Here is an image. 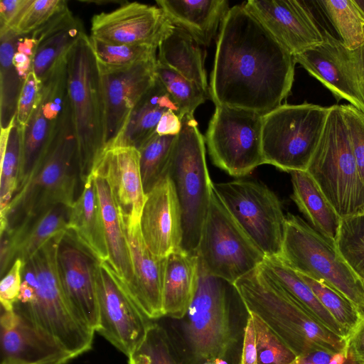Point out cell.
Here are the masks:
<instances>
[{
    "label": "cell",
    "instance_id": "e0dca14e",
    "mask_svg": "<svg viewBox=\"0 0 364 364\" xmlns=\"http://www.w3.org/2000/svg\"><path fill=\"white\" fill-rule=\"evenodd\" d=\"M243 6L294 56L323 42V31L304 1L249 0Z\"/></svg>",
    "mask_w": 364,
    "mask_h": 364
},
{
    "label": "cell",
    "instance_id": "f6af8a7d",
    "mask_svg": "<svg viewBox=\"0 0 364 364\" xmlns=\"http://www.w3.org/2000/svg\"><path fill=\"white\" fill-rule=\"evenodd\" d=\"M67 6L64 0H29L10 29L28 36Z\"/></svg>",
    "mask_w": 364,
    "mask_h": 364
},
{
    "label": "cell",
    "instance_id": "7402d4cb",
    "mask_svg": "<svg viewBox=\"0 0 364 364\" xmlns=\"http://www.w3.org/2000/svg\"><path fill=\"white\" fill-rule=\"evenodd\" d=\"M70 207L58 204L25 217L1 235L0 270L4 277L16 259L26 264L50 239L67 232Z\"/></svg>",
    "mask_w": 364,
    "mask_h": 364
},
{
    "label": "cell",
    "instance_id": "f35d334b",
    "mask_svg": "<svg viewBox=\"0 0 364 364\" xmlns=\"http://www.w3.org/2000/svg\"><path fill=\"white\" fill-rule=\"evenodd\" d=\"M98 70L109 72L127 69L157 59V48L107 43L89 36Z\"/></svg>",
    "mask_w": 364,
    "mask_h": 364
},
{
    "label": "cell",
    "instance_id": "2e32d148",
    "mask_svg": "<svg viewBox=\"0 0 364 364\" xmlns=\"http://www.w3.org/2000/svg\"><path fill=\"white\" fill-rule=\"evenodd\" d=\"M174 25L159 6L124 2L110 12L93 16L90 36L122 45L159 48Z\"/></svg>",
    "mask_w": 364,
    "mask_h": 364
},
{
    "label": "cell",
    "instance_id": "7c38bea8",
    "mask_svg": "<svg viewBox=\"0 0 364 364\" xmlns=\"http://www.w3.org/2000/svg\"><path fill=\"white\" fill-rule=\"evenodd\" d=\"M213 187L265 257H280L286 216L276 194L264 183L253 180L213 183Z\"/></svg>",
    "mask_w": 364,
    "mask_h": 364
},
{
    "label": "cell",
    "instance_id": "83f0119b",
    "mask_svg": "<svg viewBox=\"0 0 364 364\" xmlns=\"http://www.w3.org/2000/svg\"><path fill=\"white\" fill-rule=\"evenodd\" d=\"M171 23L188 32L203 46H208L230 7L226 0H158Z\"/></svg>",
    "mask_w": 364,
    "mask_h": 364
},
{
    "label": "cell",
    "instance_id": "cb8c5ba5",
    "mask_svg": "<svg viewBox=\"0 0 364 364\" xmlns=\"http://www.w3.org/2000/svg\"><path fill=\"white\" fill-rule=\"evenodd\" d=\"M92 173L107 181L125 217L132 223H139L146 196L138 149L133 146H106L97 156Z\"/></svg>",
    "mask_w": 364,
    "mask_h": 364
},
{
    "label": "cell",
    "instance_id": "74e56055",
    "mask_svg": "<svg viewBox=\"0 0 364 364\" xmlns=\"http://www.w3.org/2000/svg\"><path fill=\"white\" fill-rule=\"evenodd\" d=\"M129 364H188L168 330L151 321L139 346L128 357Z\"/></svg>",
    "mask_w": 364,
    "mask_h": 364
},
{
    "label": "cell",
    "instance_id": "6da1fadb",
    "mask_svg": "<svg viewBox=\"0 0 364 364\" xmlns=\"http://www.w3.org/2000/svg\"><path fill=\"white\" fill-rule=\"evenodd\" d=\"M295 60L243 5L230 8L221 23L210 75L215 106L264 115L289 95Z\"/></svg>",
    "mask_w": 364,
    "mask_h": 364
},
{
    "label": "cell",
    "instance_id": "7dc6e473",
    "mask_svg": "<svg viewBox=\"0 0 364 364\" xmlns=\"http://www.w3.org/2000/svg\"><path fill=\"white\" fill-rule=\"evenodd\" d=\"M41 87L42 82L31 70L23 82L18 100L15 120L21 128L27 124L39 103Z\"/></svg>",
    "mask_w": 364,
    "mask_h": 364
},
{
    "label": "cell",
    "instance_id": "ac0fdd59",
    "mask_svg": "<svg viewBox=\"0 0 364 364\" xmlns=\"http://www.w3.org/2000/svg\"><path fill=\"white\" fill-rule=\"evenodd\" d=\"M97 261L65 233L58 252L62 287L75 316L95 333L99 321L95 277Z\"/></svg>",
    "mask_w": 364,
    "mask_h": 364
},
{
    "label": "cell",
    "instance_id": "7a4b0ae2",
    "mask_svg": "<svg viewBox=\"0 0 364 364\" xmlns=\"http://www.w3.org/2000/svg\"><path fill=\"white\" fill-rule=\"evenodd\" d=\"M232 285L247 313L261 319L297 356L346 352L345 338L315 319L259 267Z\"/></svg>",
    "mask_w": 364,
    "mask_h": 364
},
{
    "label": "cell",
    "instance_id": "f5cc1de1",
    "mask_svg": "<svg viewBox=\"0 0 364 364\" xmlns=\"http://www.w3.org/2000/svg\"><path fill=\"white\" fill-rule=\"evenodd\" d=\"M182 128L181 119L173 110L166 111L156 127V133L161 136L178 135Z\"/></svg>",
    "mask_w": 364,
    "mask_h": 364
},
{
    "label": "cell",
    "instance_id": "f1b7e54d",
    "mask_svg": "<svg viewBox=\"0 0 364 364\" xmlns=\"http://www.w3.org/2000/svg\"><path fill=\"white\" fill-rule=\"evenodd\" d=\"M94 175L104 222L109 254L107 262L112 267L127 289L133 281V270L127 242L125 215L119 205L107 181Z\"/></svg>",
    "mask_w": 364,
    "mask_h": 364
},
{
    "label": "cell",
    "instance_id": "9c48e42d",
    "mask_svg": "<svg viewBox=\"0 0 364 364\" xmlns=\"http://www.w3.org/2000/svg\"><path fill=\"white\" fill-rule=\"evenodd\" d=\"M279 257L296 272L338 291L364 318V287L339 253L336 242L298 215L286 216Z\"/></svg>",
    "mask_w": 364,
    "mask_h": 364
},
{
    "label": "cell",
    "instance_id": "5bb4252c",
    "mask_svg": "<svg viewBox=\"0 0 364 364\" xmlns=\"http://www.w3.org/2000/svg\"><path fill=\"white\" fill-rule=\"evenodd\" d=\"M95 277L99 316L96 332L128 358L143 341L151 320L137 306L108 262L97 261Z\"/></svg>",
    "mask_w": 364,
    "mask_h": 364
},
{
    "label": "cell",
    "instance_id": "8992f818",
    "mask_svg": "<svg viewBox=\"0 0 364 364\" xmlns=\"http://www.w3.org/2000/svg\"><path fill=\"white\" fill-rule=\"evenodd\" d=\"M166 173L174 188L182 224L180 249L196 254L213 183L205 159V141L193 114L181 119Z\"/></svg>",
    "mask_w": 364,
    "mask_h": 364
},
{
    "label": "cell",
    "instance_id": "4dcf8cb0",
    "mask_svg": "<svg viewBox=\"0 0 364 364\" xmlns=\"http://www.w3.org/2000/svg\"><path fill=\"white\" fill-rule=\"evenodd\" d=\"M196 254L178 248L166 257L162 304L164 316L181 320L186 313L197 283Z\"/></svg>",
    "mask_w": 364,
    "mask_h": 364
},
{
    "label": "cell",
    "instance_id": "f546056e",
    "mask_svg": "<svg viewBox=\"0 0 364 364\" xmlns=\"http://www.w3.org/2000/svg\"><path fill=\"white\" fill-rule=\"evenodd\" d=\"M168 110H173L179 116L177 105L156 77L153 86L131 111L121 132L106 146H133L139 149L156 134L159 120Z\"/></svg>",
    "mask_w": 364,
    "mask_h": 364
},
{
    "label": "cell",
    "instance_id": "277c9868",
    "mask_svg": "<svg viewBox=\"0 0 364 364\" xmlns=\"http://www.w3.org/2000/svg\"><path fill=\"white\" fill-rule=\"evenodd\" d=\"M80 179L77 144L70 102L45 154L0 219V234L25 217L58 204L71 207Z\"/></svg>",
    "mask_w": 364,
    "mask_h": 364
},
{
    "label": "cell",
    "instance_id": "ba28073f",
    "mask_svg": "<svg viewBox=\"0 0 364 364\" xmlns=\"http://www.w3.org/2000/svg\"><path fill=\"white\" fill-rule=\"evenodd\" d=\"M68 92L75 130L80 179L84 183L105 147L100 75L90 38L84 35L67 61Z\"/></svg>",
    "mask_w": 364,
    "mask_h": 364
},
{
    "label": "cell",
    "instance_id": "3957f363",
    "mask_svg": "<svg viewBox=\"0 0 364 364\" xmlns=\"http://www.w3.org/2000/svg\"><path fill=\"white\" fill-rule=\"evenodd\" d=\"M65 233L53 237L24 264L22 280L33 287L35 299L16 303L14 309L75 358L92 348L95 332L75 316L62 287L58 252Z\"/></svg>",
    "mask_w": 364,
    "mask_h": 364
},
{
    "label": "cell",
    "instance_id": "52a82bcc",
    "mask_svg": "<svg viewBox=\"0 0 364 364\" xmlns=\"http://www.w3.org/2000/svg\"><path fill=\"white\" fill-rule=\"evenodd\" d=\"M306 171L341 219L364 214V184L341 105L330 107Z\"/></svg>",
    "mask_w": 364,
    "mask_h": 364
},
{
    "label": "cell",
    "instance_id": "8fae6325",
    "mask_svg": "<svg viewBox=\"0 0 364 364\" xmlns=\"http://www.w3.org/2000/svg\"><path fill=\"white\" fill-rule=\"evenodd\" d=\"M196 254L209 274L231 284L257 269L266 257L227 209L213 185Z\"/></svg>",
    "mask_w": 364,
    "mask_h": 364
},
{
    "label": "cell",
    "instance_id": "b9f144b4",
    "mask_svg": "<svg viewBox=\"0 0 364 364\" xmlns=\"http://www.w3.org/2000/svg\"><path fill=\"white\" fill-rule=\"evenodd\" d=\"M336 247L364 287V214L341 219Z\"/></svg>",
    "mask_w": 364,
    "mask_h": 364
},
{
    "label": "cell",
    "instance_id": "ffe728a7",
    "mask_svg": "<svg viewBox=\"0 0 364 364\" xmlns=\"http://www.w3.org/2000/svg\"><path fill=\"white\" fill-rule=\"evenodd\" d=\"M68 103L65 82L52 79L42 84L39 103L27 124L21 128V158L18 189L45 154Z\"/></svg>",
    "mask_w": 364,
    "mask_h": 364
},
{
    "label": "cell",
    "instance_id": "60d3db41",
    "mask_svg": "<svg viewBox=\"0 0 364 364\" xmlns=\"http://www.w3.org/2000/svg\"><path fill=\"white\" fill-rule=\"evenodd\" d=\"M156 75L177 105L181 119L186 114H193L196 109L210 96L195 82L160 63L158 59Z\"/></svg>",
    "mask_w": 364,
    "mask_h": 364
},
{
    "label": "cell",
    "instance_id": "f907efd6",
    "mask_svg": "<svg viewBox=\"0 0 364 364\" xmlns=\"http://www.w3.org/2000/svg\"><path fill=\"white\" fill-rule=\"evenodd\" d=\"M29 0H2L0 1V31L10 29Z\"/></svg>",
    "mask_w": 364,
    "mask_h": 364
},
{
    "label": "cell",
    "instance_id": "4fadbf2b",
    "mask_svg": "<svg viewBox=\"0 0 364 364\" xmlns=\"http://www.w3.org/2000/svg\"><path fill=\"white\" fill-rule=\"evenodd\" d=\"M262 114L215 106L205 141L213 163L229 175L241 177L264 164Z\"/></svg>",
    "mask_w": 364,
    "mask_h": 364
},
{
    "label": "cell",
    "instance_id": "ee69618b",
    "mask_svg": "<svg viewBox=\"0 0 364 364\" xmlns=\"http://www.w3.org/2000/svg\"><path fill=\"white\" fill-rule=\"evenodd\" d=\"M248 314L255 327L257 364H292L298 356L261 319Z\"/></svg>",
    "mask_w": 364,
    "mask_h": 364
},
{
    "label": "cell",
    "instance_id": "816d5d0a",
    "mask_svg": "<svg viewBox=\"0 0 364 364\" xmlns=\"http://www.w3.org/2000/svg\"><path fill=\"white\" fill-rule=\"evenodd\" d=\"M346 351L353 360L364 364V318L347 338Z\"/></svg>",
    "mask_w": 364,
    "mask_h": 364
},
{
    "label": "cell",
    "instance_id": "9a60e30c",
    "mask_svg": "<svg viewBox=\"0 0 364 364\" xmlns=\"http://www.w3.org/2000/svg\"><path fill=\"white\" fill-rule=\"evenodd\" d=\"M294 57L338 102L346 100L364 113V46L349 50L325 30L321 44Z\"/></svg>",
    "mask_w": 364,
    "mask_h": 364
},
{
    "label": "cell",
    "instance_id": "e575fe53",
    "mask_svg": "<svg viewBox=\"0 0 364 364\" xmlns=\"http://www.w3.org/2000/svg\"><path fill=\"white\" fill-rule=\"evenodd\" d=\"M11 29L0 31V125L11 126L16 118L19 95L23 84L13 63L21 38Z\"/></svg>",
    "mask_w": 364,
    "mask_h": 364
},
{
    "label": "cell",
    "instance_id": "603a6c76",
    "mask_svg": "<svg viewBox=\"0 0 364 364\" xmlns=\"http://www.w3.org/2000/svg\"><path fill=\"white\" fill-rule=\"evenodd\" d=\"M139 226L146 245L152 254L166 257L180 248L181 215L173 184L163 178L146 195Z\"/></svg>",
    "mask_w": 364,
    "mask_h": 364
},
{
    "label": "cell",
    "instance_id": "d6a6232c",
    "mask_svg": "<svg viewBox=\"0 0 364 364\" xmlns=\"http://www.w3.org/2000/svg\"><path fill=\"white\" fill-rule=\"evenodd\" d=\"M259 267L315 319L334 333L347 339L346 331L324 308L300 274L279 257H265Z\"/></svg>",
    "mask_w": 364,
    "mask_h": 364
},
{
    "label": "cell",
    "instance_id": "484cf974",
    "mask_svg": "<svg viewBox=\"0 0 364 364\" xmlns=\"http://www.w3.org/2000/svg\"><path fill=\"white\" fill-rule=\"evenodd\" d=\"M85 34L82 21L68 6L30 35L36 42L31 70L37 78L42 82Z\"/></svg>",
    "mask_w": 364,
    "mask_h": 364
},
{
    "label": "cell",
    "instance_id": "5b68a950",
    "mask_svg": "<svg viewBox=\"0 0 364 364\" xmlns=\"http://www.w3.org/2000/svg\"><path fill=\"white\" fill-rule=\"evenodd\" d=\"M231 284L209 274L198 260L194 294L181 321L188 364H230L236 341L231 318Z\"/></svg>",
    "mask_w": 364,
    "mask_h": 364
},
{
    "label": "cell",
    "instance_id": "c3c4849f",
    "mask_svg": "<svg viewBox=\"0 0 364 364\" xmlns=\"http://www.w3.org/2000/svg\"><path fill=\"white\" fill-rule=\"evenodd\" d=\"M23 262L17 259L0 282L1 308L13 310L18 301L22 282Z\"/></svg>",
    "mask_w": 364,
    "mask_h": 364
},
{
    "label": "cell",
    "instance_id": "11a10c76",
    "mask_svg": "<svg viewBox=\"0 0 364 364\" xmlns=\"http://www.w3.org/2000/svg\"><path fill=\"white\" fill-rule=\"evenodd\" d=\"M364 18V1H355Z\"/></svg>",
    "mask_w": 364,
    "mask_h": 364
},
{
    "label": "cell",
    "instance_id": "d4e9b609",
    "mask_svg": "<svg viewBox=\"0 0 364 364\" xmlns=\"http://www.w3.org/2000/svg\"><path fill=\"white\" fill-rule=\"evenodd\" d=\"M125 223L133 270V281L127 291L149 320L159 319L164 317L162 292L166 257H157L148 249L139 223H132L127 217Z\"/></svg>",
    "mask_w": 364,
    "mask_h": 364
},
{
    "label": "cell",
    "instance_id": "836d02e7",
    "mask_svg": "<svg viewBox=\"0 0 364 364\" xmlns=\"http://www.w3.org/2000/svg\"><path fill=\"white\" fill-rule=\"evenodd\" d=\"M200 46L188 32L174 26L172 32L159 45L157 59L210 95Z\"/></svg>",
    "mask_w": 364,
    "mask_h": 364
},
{
    "label": "cell",
    "instance_id": "8d00e7d4",
    "mask_svg": "<svg viewBox=\"0 0 364 364\" xmlns=\"http://www.w3.org/2000/svg\"><path fill=\"white\" fill-rule=\"evenodd\" d=\"M336 31L341 43L349 50L364 46V18L355 1H316Z\"/></svg>",
    "mask_w": 364,
    "mask_h": 364
},
{
    "label": "cell",
    "instance_id": "4316f807",
    "mask_svg": "<svg viewBox=\"0 0 364 364\" xmlns=\"http://www.w3.org/2000/svg\"><path fill=\"white\" fill-rule=\"evenodd\" d=\"M99 262H107L104 222L95 177L91 173L70 207L67 232Z\"/></svg>",
    "mask_w": 364,
    "mask_h": 364
},
{
    "label": "cell",
    "instance_id": "d590c367",
    "mask_svg": "<svg viewBox=\"0 0 364 364\" xmlns=\"http://www.w3.org/2000/svg\"><path fill=\"white\" fill-rule=\"evenodd\" d=\"M0 155V219H1L18 187L21 158V127L16 120L9 127L1 129Z\"/></svg>",
    "mask_w": 364,
    "mask_h": 364
},
{
    "label": "cell",
    "instance_id": "d6986e66",
    "mask_svg": "<svg viewBox=\"0 0 364 364\" xmlns=\"http://www.w3.org/2000/svg\"><path fill=\"white\" fill-rule=\"evenodd\" d=\"M157 59L115 71L100 72L105 146L122 130L136 103L156 80Z\"/></svg>",
    "mask_w": 364,
    "mask_h": 364
},
{
    "label": "cell",
    "instance_id": "db71d44e",
    "mask_svg": "<svg viewBox=\"0 0 364 364\" xmlns=\"http://www.w3.org/2000/svg\"><path fill=\"white\" fill-rule=\"evenodd\" d=\"M34 299L35 290L33 287L27 282L22 280L17 303L27 304L32 302Z\"/></svg>",
    "mask_w": 364,
    "mask_h": 364
},
{
    "label": "cell",
    "instance_id": "1f68e13d",
    "mask_svg": "<svg viewBox=\"0 0 364 364\" xmlns=\"http://www.w3.org/2000/svg\"><path fill=\"white\" fill-rule=\"evenodd\" d=\"M291 199L309 222L323 235L336 240L341 218L306 171L290 172Z\"/></svg>",
    "mask_w": 364,
    "mask_h": 364
},
{
    "label": "cell",
    "instance_id": "ab89813d",
    "mask_svg": "<svg viewBox=\"0 0 364 364\" xmlns=\"http://www.w3.org/2000/svg\"><path fill=\"white\" fill-rule=\"evenodd\" d=\"M176 136H161L156 133L138 149L146 195L166 176Z\"/></svg>",
    "mask_w": 364,
    "mask_h": 364
},
{
    "label": "cell",
    "instance_id": "7bdbcfd3",
    "mask_svg": "<svg viewBox=\"0 0 364 364\" xmlns=\"http://www.w3.org/2000/svg\"><path fill=\"white\" fill-rule=\"evenodd\" d=\"M299 274L324 308L346 331L348 337L363 319V316L357 308L346 297L330 287L306 276Z\"/></svg>",
    "mask_w": 364,
    "mask_h": 364
},
{
    "label": "cell",
    "instance_id": "30bf717a",
    "mask_svg": "<svg viewBox=\"0 0 364 364\" xmlns=\"http://www.w3.org/2000/svg\"><path fill=\"white\" fill-rule=\"evenodd\" d=\"M330 107L284 104L262 116L264 164L291 172L306 171L321 137Z\"/></svg>",
    "mask_w": 364,
    "mask_h": 364
},
{
    "label": "cell",
    "instance_id": "681fc988",
    "mask_svg": "<svg viewBox=\"0 0 364 364\" xmlns=\"http://www.w3.org/2000/svg\"><path fill=\"white\" fill-rule=\"evenodd\" d=\"M239 364H257L255 327L252 317L250 314L244 329L242 349Z\"/></svg>",
    "mask_w": 364,
    "mask_h": 364
},
{
    "label": "cell",
    "instance_id": "44dd1931",
    "mask_svg": "<svg viewBox=\"0 0 364 364\" xmlns=\"http://www.w3.org/2000/svg\"><path fill=\"white\" fill-rule=\"evenodd\" d=\"M1 364H66L73 357L23 315L1 308Z\"/></svg>",
    "mask_w": 364,
    "mask_h": 364
},
{
    "label": "cell",
    "instance_id": "bcb514c9",
    "mask_svg": "<svg viewBox=\"0 0 364 364\" xmlns=\"http://www.w3.org/2000/svg\"><path fill=\"white\" fill-rule=\"evenodd\" d=\"M358 169L364 184V113L352 105H341Z\"/></svg>",
    "mask_w": 364,
    "mask_h": 364
}]
</instances>
